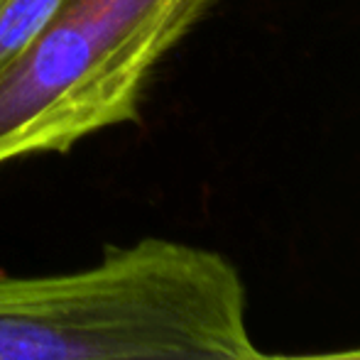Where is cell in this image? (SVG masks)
Masks as SVG:
<instances>
[{
    "instance_id": "obj_3",
    "label": "cell",
    "mask_w": 360,
    "mask_h": 360,
    "mask_svg": "<svg viewBox=\"0 0 360 360\" xmlns=\"http://www.w3.org/2000/svg\"><path fill=\"white\" fill-rule=\"evenodd\" d=\"M64 0H0V72L32 42Z\"/></svg>"
},
{
    "instance_id": "obj_2",
    "label": "cell",
    "mask_w": 360,
    "mask_h": 360,
    "mask_svg": "<svg viewBox=\"0 0 360 360\" xmlns=\"http://www.w3.org/2000/svg\"><path fill=\"white\" fill-rule=\"evenodd\" d=\"M216 0H64L0 72V165L138 118L157 64Z\"/></svg>"
},
{
    "instance_id": "obj_1",
    "label": "cell",
    "mask_w": 360,
    "mask_h": 360,
    "mask_svg": "<svg viewBox=\"0 0 360 360\" xmlns=\"http://www.w3.org/2000/svg\"><path fill=\"white\" fill-rule=\"evenodd\" d=\"M245 309L221 252L143 238L76 272L0 275V360H250Z\"/></svg>"
},
{
    "instance_id": "obj_4",
    "label": "cell",
    "mask_w": 360,
    "mask_h": 360,
    "mask_svg": "<svg viewBox=\"0 0 360 360\" xmlns=\"http://www.w3.org/2000/svg\"><path fill=\"white\" fill-rule=\"evenodd\" d=\"M262 360H360V348L341 353H321V356H265L262 353Z\"/></svg>"
}]
</instances>
